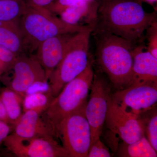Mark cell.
Masks as SVG:
<instances>
[{"label": "cell", "instance_id": "obj_1", "mask_svg": "<svg viewBox=\"0 0 157 157\" xmlns=\"http://www.w3.org/2000/svg\"><path fill=\"white\" fill-rule=\"evenodd\" d=\"M156 20L155 14L146 12L137 1L105 0L94 31L110 33L134 45Z\"/></svg>", "mask_w": 157, "mask_h": 157}, {"label": "cell", "instance_id": "obj_2", "mask_svg": "<svg viewBox=\"0 0 157 157\" xmlns=\"http://www.w3.org/2000/svg\"><path fill=\"white\" fill-rule=\"evenodd\" d=\"M94 31L97 36L96 60L101 70L116 87L123 89L132 84L134 45L110 33Z\"/></svg>", "mask_w": 157, "mask_h": 157}, {"label": "cell", "instance_id": "obj_3", "mask_svg": "<svg viewBox=\"0 0 157 157\" xmlns=\"http://www.w3.org/2000/svg\"><path fill=\"white\" fill-rule=\"evenodd\" d=\"M17 24L27 51L31 52L36 51L42 42L52 37L94 29L91 26L69 24L50 12L27 6Z\"/></svg>", "mask_w": 157, "mask_h": 157}, {"label": "cell", "instance_id": "obj_4", "mask_svg": "<svg viewBox=\"0 0 157 157\" xmlns=\"http://www.w3.org/2000/svg\"><path fill=\"white\" fill-rule=\"evenodd\" d=\"M94 75L89 62L85 70L65 86L45 110V121L56 136L58 127L65 117L85 108Z\"/></svg>", "mask_w": 157, "mask_h": 157}, {"label": "cell", "instance_id": "obj_5", "mask_svg": "<svg viewBox=\"0 0 157 157\" xmlns=\"http://www.w3.org/2000/svg\"><path fill=\"white\" fill-rule=\"evenodd\" d=\"M93 30L82 31L70 37L61 60L48 80L55 98L68 82L82 73L89 63L90 38Z\"/></svg>", "mask_w": 157, "mask_h": 157}, {"label": "cell", "instance_id": "obj_6", "mask_svg": "<svg viewBox=\"0 0 157 157\" xmlns=\"http://www.w3.org/2000/svg\"><path fill=\"white\" fill-rule=\"evenodd\" d=\"M85 109L65 117L56 129V136L60 137L70 157H87L91 135Z\"/></svg>", "mask_w": 157, "mask_h": 157}, {"label": "cell", "instance_id": "obj_7", "mask_svg": "<svg viewBox=\"0 0 157 157\" xmlns=\"http://www.w3.org/2000/svg\"><path fill=\"white\" fill-rule=\"evenodd\" d=\"M90 93L89 100L85 109V114L90 128L91 145L101 137L111 94L107 81L97 74L94 75Z\"/></svg>", "mask_w": 157, "mask_h": 157}, {"label": "cell", "instance_id": "obj_8", "mask_svg": "<svg viewBox=\"0 0 157 157\" xmlns=\"http://www.w3.org/2000/svg\"><path fill=\"white\" fill-rule=\"evenodd\" d=\"M157 83L135 82L111 96L123 110L132 115L139 114L157 104Z\"/></svg>", "mask_w": 157, "mask_h": 157}, {"label": "cell", "instance_id": "obj_9", "mask_svg": "<svg viewBox=\"0 0 157 157\" xmlns=\"http://www.w3.org/2000/svg\"><path fill=\"white\" fill-rule=\"evenodd\" d=\"M3 143L9 151L20 157H70L63 147L53 136H39L30 138L9 135Z\"/></svg>", "mask_w": 157, "mask_h": 157}, {"label": "cell", "instance_id": "obj_10", "mask_svg": "<svg viewBox=\"0 0 157 157\" xmlns=\"http://www.w3.org/2000/svg\"><path fill=\"white\" fill-rule=\"evenodd\" d=\"M10 70L13 76L9 88L23 98L31 86L38 82H47L45 71L35 56H17Z\"/></svg>", "mask_w": 157, "mask_h": 157}, {"label": "cell", "instance_id": "obj_11", "mask_svg": "<svg viewBox=\"0 0 157 157\" xmlns=\"http://www.w3.org/2000/svg\"><path fill=\"white\" fill-rule=\"evenodd\" d=\"M138 117L124 111L110 97L105 121L124 143H134L144 136V126Z\"/></svg>", "mask_w": 157, "mask_h": 157}, {"label": "cell", "instance_id": "obj_12", "mask_svg": "<svg viewBox=\"0 0 157 157\" xmlns=\"http://www.w3.org/2000/svg\"><path fill=\"white\" fill-rule=\"evenodd\" d=\"M73 34L52 37L42 42L37 48L35 56L45 71L47 81L63 58L68 41Z\"/></svg>", "mask_w": 157, "mask_h": 157}, {"label": "cell", "instance_id": "obj_13", "mask_svg": "<svg viewBox=\"0 0 157 157\" xmlns=\"http://www.w3.org/2000/svg\"><path fill=\"white\" fill-rule=\"evenodd\" d=\"M45 109L43 107H37L25 111L14 125V134L24 138L56 136L49 125L41 117V113Z\"/></svg>", "mask_w": 157, "mask_h": 157}, {"label": "cell", "instance_id": "obj_14", "mask_svg": "<svg viewBox=\"0 0 157 157\" xmlns=\"http://www.w3.org/2000/svg\"><path fill=\"white\" fill-rule=\"evenodd\" d=\"M100 6L96 0H84L68 7L59 15L62 20L69 24L95 28Z\"/></svg>", "mask_w": 157, "mask_h": 157}, {"label": "cell", "instance_id": "obj_15", "mask_svg": "<svg viewBox=\"0 0 157 157\" xmlns=\"http://www.w3.org/2000/svg\"><path fill=\"white\" fill-rule=\"evenodd\" d=\"M132 56L133 83H157V59L141 46L133 48Z\"/></svg>", "mask_w": 157, "mask_h": 157}, {"label": "cell", "instance_id": "obj_16", "mask_svg": "<svg viewBox=\"0 0 157 157\" xmlns=\"http://www.w3.org/2000/svg\"><path fill=\"white\" fill-rule=\"evenodd\" d=\"M0 45L16 56L27 51L23 36L18 24L15 23H0Z\"/></svg>", "mask_w": 157, "mask_h": 157}, {"label": "cell", "instance_id": "obj_17", "mask_svg": "<svg viewBox=\"0 0 157 157\" xmlns=\"http://www.w3.org/2000/svg\"><path fill=\"white\" fill-rule=\"evenodd\" d=\"M23 98L8 88L3 90L0 100L5 107L11 124L14 125L22 115L21 106Z\"/></svg>", "mask_w": 157, "mask_h": 157}, {"label": "cell", "instance_id": "obj_18", "mask_svg": "<svg viewBox=\"0 0 157 157\" xmlns=\"http://www.w3.org/2000/svg\"><path fill=\"white\" fill-rule=\"evenodd\" d=\"M26 6L25 0H0V23H18Z\"/></svg>", "mask_w": 157, "mask_h": 157}, {"label": "cell", "instance_id": "obj_19", "mask_svg": "<svg viewBox=\"0 0 157 157\" xmlns=\"http://www.w3.org/2000/svg\"><path fill=\"white\" fill-rule=\"evenodd\" d=\"M120 152V156L128 157H156L157 151L144 136L134 143L127 144Z\"/></svg>", "mask_w": 157, "mask_h": 157}, {"label": "cell", "instance_id": "obj_20", "mask_svg": "<svg viewBox=\"0 0 157 157\" xmlns=\"http://www.w3.org/2000/svg\"><path fill=\"white\" fill-rule=\"evenodd\" d=\"M53 98L51 92H38L26 95L22 101L24 111L37 107L46 109Z\"/></svg>", "mask_w": 157, "mask_h": 157}, {"label": "cell", "instance_id": "obj_21", "mask_svg": "<svg viewBox=\"0 0 157 157\" xmlns=\"http://www.w3.org/2000/svg\"><path fill=\"white\" fill-rule=\"evenodd\" d=\"M15 54L0 45V74L10 70L17 57Z\"/></svg>", "mask_w": 157, "mask_h": 157}, {"label": "cell", "instance_id": "obj_22", "mask_svg": "<svg viewBox=\"0 0 157 157\" xmlns=\"http://www.w3.org/2000/svg\"><path fill=\"white\" fill-rule=\"evenodd\" d=\"M147 140L151 145L157 151V113L152 115L149 120L146 128Z\"/></svg>", "mask_w": 157, "mask_h": 157}, {"label": "cell", "instance_id": "obj_23", "mask_svg": "<svg viewBox=\"0 0 157 157\" xmlns=\"http://www.w3.org/2000/svg\"><path fill=\"white\" fill-rule=\"evenodd\" d=\"M147 48L146 50L157 59V23L155 21L147 30Z\"/></svg>", "mask_w": 157, "mask_h": 157}, {"label": "cell", "instance_id": "obj_24", "mask_svg": "<svg viewBox=\"0 0 157 157\" xmlns=\"http://www.w3.org/2000/svg\"><path fill=\"white\" fill-rule=\"evenodd\" d=\"M109 149L104 145L100 138L90 146L87 157H110Z\"/></svg>", "mask_w": 157, "mask_h": 157}, {"label": "cell", "instance_id": "obj_25", "mask_svg": "<svg viewBox=\"0 0 157 157\" xmlns=\"http://www.w3.org/2000/svg\"><path fill=\"white\" fill-rule=\"evenodd\" d=\"M84 0H54L49 9L52 14H59L66 9Z\"/></svg>", "mask_w": 157, "mask_h": 157}, {"label": "cell", "instance_id": "obj_26", "mask_svg": "<svg viewBox=\"0 0 157 157\" xmlns=\"http://www.w3.org/2000/svg\"><path fill=\"white\" fill-rule=\"evenodd\" d=\"M53 1L54 0H25V3L29 7L50 12L49 9Z\"/></svg>", "mask_w": 157, "mask_h": 157}, {"label": "cell", "instance_id": "obj_27", "mask_svg": "<svg viewBox=\"0 0 157 157\" xmlns=\"http://www.w3.org/2000/svg\"><path fill=\"white\" fill-rule=\"evenodd\" d=\"M11 130V127L9 124L0 121V145L9 135Z\"/></svg>", "mask_w": 157, "mask_h": 157}, {"label": "cell", "instance_id": "obj_28", "mask_svg": "<svg viewBox=\"0 0 157 157\" xmlns=\"http://www.w3.org/2000/svg\"><path fill=\"white\" fill-rule=\"evenodd\" d=\"M0 121L6 122L7 123L11 124L9 118L7 115V112L4 105L0 100Z\"/></svg>", "mask_w": 157, "mask_h": 157}, {"label": "cell", "instance_id": "obj_29", "mask_svg": "<svg viewBox=\"0 0 157 157\" xmlns=\"http://www.w3.org/2000/svg\"><path fill=\"white\" fill-rule=\"evenodd\" d=\"M140 1H143L148 3L149 5L154 6L156 3H157V0H140Z\"/></svg>", "mask_w": 157, "mask_h": 157}, {"label": "cell", "instance_id": "obj_30", "mask_svg": "<svg viewBox=\"0 0 157 157\" xmlns=\"http://www.w3.org/2000/svg\"><path fill=\"white\" fill-rule=\"evenodd\" d=\"M138 1H140V0H138Z\"/></svg>", "mask_w": 157, "mask_h": 157}]
</instances>
